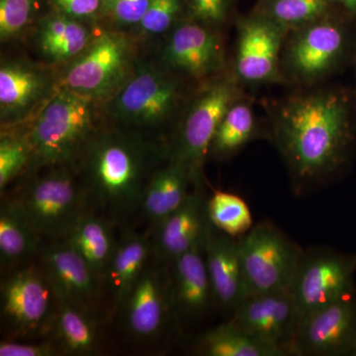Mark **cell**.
<instances>
[{
    "mask_svg": "<svg viewBox=\"0 0 356 356\" xmlns=\"http://www.w3.org/2000/svg\"><path fill=\"white\" fill-rule=\"evenodd\" d=\"M229 0H191V13L204 22L217 23L224 20Z\"/></svg>",
    "mask_w": 356,
    "mask_h": 356,
    "instance_id": "obj_37",
    "label": "cell"
},
{
    "mask_svg": "<svg viewBox=\"0 0 356 356\" xmlns=\"http://www.w3.org/2000/svg\"><path fill=\"white\" fill-rule=\"evenodd\" d=\"M241 261L250 294L291 286L303 250L273 222L254 225L238 238Z\"/></svg>",
    "mask_w": 356,
    "mask_h": 356,
    "instance_id": "obj_5",
    "label": "cell"
},
{
    "mask_svg": "<svg viewBox=\"0 0 356 356\" xmlns=\"http://www.w3.org/2000/svg\"><path fill=\"white\" fill-rule=\"evenodd\" d=\"M205 235L170 264L172 309L180 318L202 316L215 301L204 252Z\"/></svg>",
    "mask_w": 356,
    "mask_h": 356,
    "instance_id": "obj_17",
    "label": "cell"
},
{
    "mask_svg": "<svg viewBox=\"0 0 356 356\" xmlns=\"http://www.w3.org/2000/svg\"><path fill=\"white\" fill-rule=\"evenodd\" d=\"M47 88L41 72L20 64H6L0 69L1 118L20 117L38 102Z\"/></svg>",
    "mask_w": 356,
    "mask_h": 356,
    "instance_id": "obj_26",
    "label": "cell"
},
{
    "mask_svg": "<svg viewBox=\"0 0 356 356\" xmlns=\"http://www.w3.org/2000/svg\"><path fill=\"white\" fill-rule=\"evenodd\" d=\"M178 97L177 84L170 77L154 70H140L117 92L112 110L126 123L154 126L170 116Z\"/></svg>",
    "mask_w": 356,
    "mask_h": 356,
    "instance_id": "obj_14",
    "label": "cell"
},
{
    "mask_svg": "<svg viewBox=\"0 0 356 356\" xmlns=\"http://www.w3.org/2000/svg\"><path fill=\"white\" fill-rule=\"evenodd\" d=\"M343 44V33L336 25L329 22L312 25L293 41L290 65L305 79L321 76L336 62Z\"/></svg>",
    "mask_w": 356,
    "mask_h": 356,
    "instance_id": "obj_20",
    "label": "cell"
},
{
    "mask_svg": "<svg viewBox=\"0 0 356 356\" xmlns=\"http://www.w3.org/2000/svg\"><path fill=\"white\" fill-rule=\"evenodd\" d=\"M35 0H0L1 41L19 35L31 19Z\"/></svg>",
    "mask_w": 356,
    "mask_h": 356,
    "instance_id": "obj_33",
    "label": "cell"
},
{
    "mask_svg": "<svg viewBox=\"0 0 356 356\" xmlns=\"http://www.w3.org/2000/svg\"><path fill=\"white\" fill-rule=\"evenodd\" d=\"M197 350L207 356L288 355L282 348L252 336L229 321L205 332L198 341Z\"/></svg>",
    "mask_w": 356,
    "mask_h": 356,
    "instance_id": "obj_27",
    "label": "cell"
},
{
    "mask_svg": "<svg viewBox=\"0 0 356 356\" xmlns=\"http://www.w3.org/2000/svg\"><path fill=\"white\" fill-rule=\"evenodd\" d=\"M204 252L215 301L226 310L235 311L250 296L238 238L222 233L210 222L204 241Z\"/></svg>",
    "mask_w": 356,
    "mask_h": 356,
    "instance_id": "obj_15",
    "label": "cell"
},
{
    "mask_svg": "<svg viewBox=\"0 0 356 356\" xmlns=\"http://www.w3.org/2000/svg\"><path fill=\"white\" fill-rule=\"evenodd\" d=\"M208 219L211 224L227 235L240 238L254 227L252 213L240 196L216 191L207 200Z\"/></svg>",
    "mask_w": 356,
    "mask_h": 356,
    "instance_id": "obj_29",
    "label": "cell"
},
{
    "mask_svg": "<svg viewBox=\"0 0 356 356\" xmlns=\"http://www.w3.org/2000/svg\"><path fill=\"white\" fill-rule=\"evenodd\" d=\"M62 351L53 341L44 343H19L15 341H2L0 343V356H56Z\"/></svg>",
    "mask_w": 356,
    "mask_h": 356,
    "instance_id": "obj_36",
    "label": "cell"
},
{
    "mask_svg": "<svg viewBox=\"0 0 356 356\" xmlns=\"http://www.w3.org/2000/svg\"><path fill=\"white\" fill-rule=\"evenodd\" d=\"M209 222L207 201L200 192L189 193L177 209L154 227V257L170 264L203 238Z\"/></svg>",
    "mask_w": 356,
    "mask_h": 356,
    "instance_id": "obj_16",
    "label": "cell"
},
{
    "mask_svg": "<svg viewBox=\"0 0 356 356\" xmlns=\"http://www.w3.org/2000/svg\"><path fill=\"white\" fill-rule=\"evenodd\" d=\"M356 350V289L312 312L300 322L292 355H353Z\"/></svg>",
    "mask_w": 356,
    "mask_h": 356,
    "instance_id": "obj_9",
    "label": "cell"
},
{
    "mask_svg": "<svg viewBox=\"0 0 356 356\" xmlns=\"http://www.w3.org/2000/svg\"><path fill=\"white\" fill-rule=\"evenodd\" d=\"M254 127V115L248 105L231 106L218 128L210 151L219 156L234 153L250 139Z\"/></svg>",
    "mask_w": 356,
    "mask_h": 356,
    "instance_id": "obj_30",
    "label": "cell"
},
{
    "mask_svg": "<svg viewBox=\"0 0 356 356\" xmlns=\"http://www.w3.org/2000/svg\"><path fill=\"white\" fill-rule=\"evenodd\" d=\"M191 181L188 166L175 158L170 165L151 175L140 210L153 228L181 205L188 196L187 189Z\"/></svg>",
    "mask_w": 356,
    "mask_h": 356,
    "instance_id": "obj_22",
    "label": "cell"
},
{
    "mask_svg": "<svg viewBox=\"0 0 356 356\" xmlns=\"http://www.w3.org/2000/svg\"><path fill=\"white\" fill-rule=\"evenodd\" d=\"M65 240L76 248L103 282L116 248L110 220L89 208L77 220Z\"/></svg>",
    "mask_w": 356,
    "mask_h": 356,
    "instance_id": "obj_25",
    "label": "cell"
},
{
    "mask_svg": "<svg viewBox=\"0 0 356 356\" xmlns=\"http://www.w3.org/2000/svg\"><path fill=\"white\" fill-rule=\"evenodd\" d=\"M92 99L69 88L58 91L24 137L31 147L32 168L72 163L95 138Z\"/></svg>",
    "mask_w": 356,
    "mask_h": 356,
    "instance_id": "obj_3",
    "label": "cell"
},
{
    "mask_svg": "<svg viewBox=\"0 0 356 356\" xmlns=\"http://www.w3.org/2000/svg\"><path fill=\"white\" fill-rule=\"evenodd\" d=\"M49 334L65 355H93L99 346L96 315L64 300L58 299Z\"/></svg>",
    "mask_w": 356,
    "mask_h": 356,
    "instance_id": "obj_23",
    "label": "cell"
},
{
    "mask_svg": "<svg viewBox=\"0 0 356 356\" xmlns=\"http://www.w3.org/2000/svg\"><path fill=\"white\" fill-rule=\"evenodd\" d=\"M327 6V0H275L270 14L280 25L300 24L315 19Z\"/></svg>",
    "mask_w": 356,
    "mask_h": 356,
    "instance_id": "obj_32",
    "label": "cell"
},
{
    "mask_svg": "<svg viewBox=\"0 0 356 356\" xmlns=\"http://www.w3.org/2000/svg\"><path fill=\"white\" fill-rule=\"evenodd\" d=\"M180 10V0H151L146 13L139 23L140 31L158 35L172 26Z\"/></svg>",
    "mask_w": 356,
    "mask_h": 356,
    "instance_id": "obj_34",
    "label": "cell"
},
{
    "mask_svg": "<svg viewBox=\"0 0 356 356\" xmlns=\"http://www.w3.org/2000/svg\"><path fill=\"white\" fill-rule=\"evenodd\" d=\"M152 257L153 243L149 236L129 232L116 243L104 280L111 293L114 315L121 311Z\"/></svg>",
    "mask_w": 356,
    "mask_h": 356,
    "instance_id": "obj_21",
    "label": "cell"
},
{
    "mask_svg": "<svg viewBox=\"0 0 356 356\" xmlns=\"http://www.w3.org/2000/svg\"><path fill=\"white\" fill-rule=\"evenodd\" d=\"M234 97L235 88L229 81L212 84L201 93L187 115L173 158L188 166L193 184H200L204 161Z\"/></svg>",
    "mask_w": 356,
    "mask_h": 356,
    "instance_id": "obj_10",
    "label": "cell"
},
{
    "mask_svg": "<svg viewBox=\"0 0 356 356\" xmlns=\"http://www.w3.org/2000/svg\"><path fill=\"white\" fill-rule=\"evenodd\" d=\"M229 322L292 355L291 344L298 330L299 318L290 288L250 294L236 307Z\"/></svg>",
    "mask_w": 356,
    "mask_h": 356,
    "instance_id": "obj_12",
    "label": "cell"
},
{
    "mask_svg": "<svg viewBox=\"0 0 356 356\" xmlns=\"http://www.w3.org/2000/svg\"><path fill=\"white\" fill-rule=\"evenodd\" d=\"M130 60L128 40L105 33L70 65L65 74V88L92 100L108 97L123 86Z\"/></svg>",
    "mask_w": 356,
    "mask_h": 356,
    "instance_id": "obj_8",
    "label": "cell"
},
{
    "mask_svg": "<svg viewBox=\"0 0 356 356\" xmlns=\"http://www.w3.org/2000/svg\"><path fill=\"white\" fill-rule=\"evenodd\" d=\"M165 266L156 259L149 262L122 307L127 331L139 341L158 337L172 309L170 271Z\"/></svg>",
    "mask_w": 356,
    "mask_h": 356,
    "instance_id": "obj_13",
    "label": "cell"
},
{
    "mask_svg": "<svg viewBox=\"0 0 356 356\" xmlns=\"http://www.w3.org/2000/svg\"><path fill=\"white\" fill-rule=\"evenodd\" d=\"M165 60L192 76L203 77L221 67L222 49L217 37L197 24H184L172 33L165 49Z\"/></svg>",
    "mask_w": 356,
    "mask_h": 356,
    "instance_id": "obj_19",
    "label": "cell"
},
{
    "mask_svg": "<svg viewBox=\"0 0 356 356\" xmlns=\"http://www.w3.org/2000/svg\"><path fill=\"white\" fill-rule=\"evenodd\" d=\"M88 43V31L83 24L65 14L47 18L39 33V44L44 55L62 62L83 53Z\"/></svg>",
    "mask_w": 356,
    "mask_h": 356,
    "instance_id": "obj_28",
    "label": "cell"
},
{
    "mask_svg": "<svg viewBox=\"0 0 356 356\" xmlns=\"http://www.w3.org/2000/svg\"><path fill=\"white\" fill-rule=\"evenodd\" d=\"M58 298L38 262L13 269L2 281L1 315L14 337L46 334Z\"/></svg>",
    "mask_w": 356,
    "mask_h": 356,
    "instance_id": "obj_6",
    "label": "cell"
},
{
    "mask_svg": "<svg viewBox=\"0 0 356 356\" xmlns=\"http://www.w3.org/2000/svg\"><path fill=\"white\" fill-rule=\"evenodd\" d=\"M356 255L332 250L302 254L290 286L299 324L312 312L355 290Z\"/></svg>",
    "mask_w": 356,
    "mask_h": 356,
    "instance_id": "obj_7",
    "label": "cell"
},
{
    "mask_svg": "<svg viewBox=\"0 0 356 356\" xmlns=\"http://www.w3.org/2000/svg\"><path fill=\"white\" fill-rule=\"evenodd\" d=\"M44 241L34 231L13 199L0 208V261L9 270L33 262Z\"/></svg>",
    "mask_w": 356,
    "mask_h": 356,
    "instance_id": "obj_24",
    "label": "cell"
},
{
    "mask_svg": "<svg viewBox=\"0 0 356 356\" xmlns=\"http://www.w3.org/2000/svg\"><path fill=\"white\" fill-rule=\"evenodd\" d=\"M70 165H53L11 198L44 242L64 240L91 208L83 177L72 172Z\"/></svg>",
    "mask_w": 356,
    "mask_h": 356,
    "instance_id": "obj_4",
    "label": "cell"
},
{
    "mask_svg": "<svg viewBox=\"0 0 356 356\" xmlns=\"http://www.w3.org/2000/svg\"><path fill=\"white\" fill-rule=\"evenodd\" d=\"M84 177L90 206L113 222L139 209L149 181V151L127 136H95L84 149Z\"/></svg>",
    "mask_w": 356,
    "mask_h": 356,
    "instance_id": "obj_2",
    "label": "cell"
},
{
    "mask_svg": "<svg viewBox=\"0 0 356 356\" xmlns=\"http://www.w3.org/2000/svg\"><path fill=\"white\" fill-rule=\"evenodd\" d=\"M353 355H356V350L355 351V353H353Z\"/></svg>",
    "mask_w": 356,
    "mask_h": 356,
    "instance_id": "obj_40",
    "label": "cell"
},
{
    "mask_svg": "<svg viewBox=\"0 0 356 356\" xmlns=\"http://www.w3.org/2000/svg\"><path fill=\"white\" fill-rule=\"evenodd\" d=\"M31 147L24 136H4L0 142V191L31 165Z\"/></svg>",
    "mask_w": 356,
    "mask_h": 356,
    "instance_id": "obj_31",
    "label": "cell"
},
{
    "mask_svg": "<svg viewBox=\"0 0 356 356\" xmlns=\"http://www.w3.org/2000/svg\"><path fill=\"white\" fill-rule=\"evenodd\" d=\"M276 142L299 181H317L334 172L350 142L343 98L318 92L289 100L281 110Z\"/></svg>",
    "mask_w": 356,
    "mask_h": 356,
    "instance_id": "obj_1",
    "label": "cell"
},
{
    "mask_svg": "<svg viewBox=\"0 0 356 356\" xmlns=\"http://www.w3.org/2000/svg\"><path fill=\"white\" fill-rule=\"evenodd\" d=\"M274 20L252 19L240 27L236 72L248 81H264L277 74L282 29Z\"/></svg>",
    "mask_w": 356,
    "mask_h": 356,
    "instance_id": "obj_18",
    "label": "cell"
},
{
    "mask_svg": "<svg viewBox=\"0 0 356 356\" xmlns=\"http://www.w3.org/2000/svg\"><path fill=\"white\" fill-rule=\"evenodd\" d=\"M36 261L58 299L96 315L102 299V282L67 240L43 242Z\"/></svg>",
    "mask_w": 356,
    "mask_h": 356,
    "instance_id": "obj_11",
    "label": "cell"
},
{
    "mask_svg": "<svg viewBox=\"0 0 356 356\" xmlns=\"http://www.w3.org/2000/svg\"><path fill=\"white\" fill-rule=\"evenodd\" d=\"M56 6L72 18L92 16L102 6V0H54Z\"/></svg>",
    "mask_w": 356,
    "mask_h": 356,
    "instance_id": "obj_38",
    "label": "cell"
},
{
    "mask_svg": "<svg viewBox=\"0 0 356 356\" xmlns=\"http://www.w3.org/2000/svg\"><path fill=\"white\" fill-rule=\"evenodd\" d=\"M344 6L351 9V10H356V0H339Z\"/></svg>",
    "mask_w": 356,
    "mask_h": 356,
    "instance_id": "obj_39",
    "label": "cell"
},
{
    "mask_svg": "<svg viewBox=\"0 0 356 356\" xmlns=\"http://www.w3.org/2000/svg\"><path fill=\"white\" fill-rule=\"evenodd\" d=\"M151 0H102L104 14L121 24H139Z\"/></svg>",
    "mask_w": 356,
    "mask_h": 356,
    "instance_id": "obj_35",
    "label": "cell"
}]
</instances>
